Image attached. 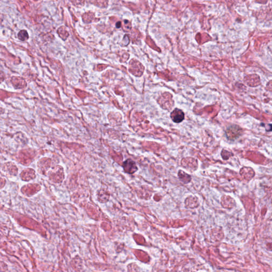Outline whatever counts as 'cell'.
<instances>
[{
    "instance_id": "1",
    "label": "cell",
    "mask_w": 272,
    "mask_h": 272,
    "mask_svg": "<svg viewBox=\"0 0 272 272\" xmlns=\"http://www.w3.org/2000/svg\"><path fill=\"white\" fill-rule=\"evenodd\" d=\"M242 129L237 125H232L227 128L225 131V134L227 139L235 140L242 134Z\"/></svg>"
},
{
    "instance_id": "2",
    "label": "cell",
    "mask_w": 272,
    "mask_h": 272,
    "mask_svg": "<svg viewBox=\"0 0 272 272\" xmlns=\"http://www.w3.org/2000/svg\"><path fill=\"white\" fill-rule=\"evenodd\" d=\"M122 167L124 171L126 173L132 174L136 172L138 170V167L136 165V163L131 159H128L125 161L123 163Z\"/></svg>"
},
{
    "instance_id": "3",
    "label": "cell",
    "mask_w": 272,
    "mask_h": 272,
    "mask_svg": "<svg viewBox=\"0 0 272 272\" xmlns=\"http://www.w3.org/2000/svg\"><path fill=\"white\" fill-rule=\"evenodd\" d=\"M171 117L173 122L175 123H180L184 119V114L182 110L179 109H175L173 110L171 114Z\"/></svg>"
},
{
    "instance_id": "4",
    "label": "cell",
    "mask_w": 272,
    "mask_h": 272,
    "mask_svg": "<svg viewBox=\"0 0 272 272\" xmlns=\"http://www.w3.org/2000/svg\"><path fill=\"white\" fill-rule=\"evenodd\" d=\"M178 177L180 180L184 184H187L189 183L191 181V177L186 172L182 171V170H180L178 172Z\"/></svg>"
},
{
    "instance_id": "5",
    "label": "cell",
    "mask_w": 272,
    "mask_h": 272,
    "mask_svg": "<svg viewBox=\"0 0 272 272\" xmlns=\"http://www.w3.org/2000/svg\"><path fill=\"white\" fill-rule=\"evenodd\" d=\"M18 36L19 39L22 41L27 40L29 37L28 32L25 30H22L20 32H19L18 33Z\"/></svg>"
}]
</instances>
